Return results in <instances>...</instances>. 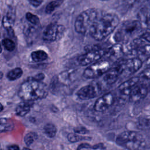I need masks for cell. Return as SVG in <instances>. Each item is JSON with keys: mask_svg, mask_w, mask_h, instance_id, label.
<instances>
[{"mask_svg": "<svg viewBox=\"0 0 150 150\" xmlns=\"http://www.w3.org/2000/svg\"><path fill=\"white\" fill-rule=\"evenodd\" d=\"M48 94V88L42 81L29 77L21 85L18 96L23 101H33L45 98Z\"/></svg>", "mask_w": 150, "mask_h": 150, "instance_id": "6da1fadb", "label": "cell"}, {"mask_svg": "<svg viewBox=\"0 0 150 150\" xmlns=\"http://www.w3.org/2000/svg\"><path fill=\"white\" fill-rule=\"evenodd\" d=\"M119 22V18L115 14H101L92 26L89 33L95 40H101L114 30Z\"/></svg>", "mask_w": 150, "mask_h": 150, "instance_id": "7a4b0ae2", "label": "cell"}, {"mask_svg": "<svg viewBox=\"0 0 150 150\" xmlns=\"http://www.w3.org/2000/svg\"><path fill=\"white\" fill-rule=\"evenodd\" d=\"M101 15L100 11L96 9H88L83 11L76 19L75 30L80 34L89 33L92 26Z\"/></svg>", "mask_w": 150, "mask_h": 150, "instance_id": "3957f363", "label": "cell"}, {"mask_svg": "<svg viewBox=\"0 0 150 150\" xmlns=\"http://www.w3.org/2000/svg\"><path fill=\"white\" fill-rule=\"evenodd\" d=\"M116 143L128 150H138L145 145V140L141 134L135 131H127L119 134Z\"/></svg>", "mask_w": 150, "mask_h": 150, "instance_id": "277c9868", "label": "cell"}, {"mask_svg": "<svg viewBox=\"0 0 150 150\" xmlns=\"http://www.w3.org/2000/svg\"><path fill=\"white\" fill-rule=\"evenodd\" d=\"M142 25L138 20H128L124 22L116 31L114 38L117 42H128L129 39L138 33Z\"/></svg>", "mask_w": 150, "mask_h": 150, "instance_id": "5b68a950", "label": "cell"}, {"mask_svg": "<svg viewBox=\"0 0 150 150\" xmlns=\"http://www.w3.org/2000/svg\"><path fill=\"white\" fill-rule=\"evenodd\" d=\"M110 63L107 60L96 62L87 67L83 72L86 79H95L104 75L110 69Z\"/></svg>", "mask_w": 150, "mask_h": 150, "instance_id": "8992f818", "label": "cell"}, {"mask_svg": "<svg viewBox=\"0 0 150 150\" xmlns=\"http://www.w3.org/2000/svg\"><path fill=\"white\" fill-rule=\"evenodd\" d=\"M106 50L103 49H91L86 53L79 56L77 59V62L82 66L91 64L98 62V60L104 56Z\"/></svg>", "mask_w": 150, "mask_h": 150, "instance_id": "52a82bcc", "label": "cell"}, {"mask_svg": "<svg viewBox=\"0 0 150 150\" xmlns=\"http://www.w3.org/2000/svg\"><path fill=\"white\" fill-rule=\"evenodd\" d=\"M101 92V87L98 84L93 83L80 88L77 92V96L82 100H88L96 97Z\"/></svg>", "mask_w": 150, "mask_h": 150, "instance_id": "ba28073f", "label": "cell"}, {"mask_svg": "<svg viewBox=\"0 0 150 150\" xmlns=\"http://www.w3.org/2000/svg\"><path fill=\"white\" fill-rule=\"evenodd\" d=\"M64 30V28L63 26L56 23H50L43 32V39L48 42H54L61 38Z\"/></svg>", "mask_w": 150, "mask_h": 150, "instance_id": "9c48e42d", "label": "cell"}, {"mask_svg": "<svg viewBox=\"0 0 150 150\" xmlns=\"http://www.w3.org/2000/svg\"><path fill=\"white\" fill-rule=\"evenodd\" d=\"M124 72V67L122 61L120 62L110 69L104 74L103 80L108 84L114 83L119 76Z\"/></svg>", "mask_w": 150, "mask_h": 150, "instance_id": "30bf717a", "label": "cell"}, {"mask_svg": "<svg viewBox=\"0 0 150 150\" xmlns=\"http://www.w3.org/2000/svg\"><path fill=\"white\" fill-rule=\"evenodd\" d=\"M114 102V95L111 93H106L96 101L94 105V109L97 112H103L110 108Z\"/></svg>", "mask_w": 150, "mask_h": 150, "instance_id": "8fae6325", "label": "cell"}, {"mask_svg": "<svg viewBox=\"0 0 150 150\" xmlns=\"http://www.w3.org/2000/svg\"><path fill=\"white\" fill-rule=\"evenodd\" d=\"M148 94V88L143 84H137L131 90L129 96L131 102H138L144 99Z\"/></svg>", "mask_w": 150, "mask_h": 150, "instance_id": "7c38bea8", "label": "cell"}, {"mask_svg": "<svg viewBox=\"0 0 150 150\" xmlns=\"http://www.w3.org/2000/svg\"><path fill=\"white\" fill-rule=\"evenodd\" d=\"M124 71H127L130 74L137 72L142 66V60L138 58L134 57L122 61Z\"/></svg>", "mask_w": 150, "mask_h": 150, "instance_id": "4fadbf2b", "label": "cell"}, {"mask_svg": "<svg viewBox=\"0 0 150 150\" xmlns=\"http://www.w3.org/2000/svg\"><path fill=\"white\" fill-rule=\"evenodd\" d=\"M139 81V77H132L122 83L118 86V89L122 94L129 96L132 89L138 84Z\"/></svg>", "mask_w": 150, "mask_h": 150, "instance_id": "5bb4252c", "label": "cell"}, {"mask_svg": "<svg viewBox=\"0 0 150 150\" xmlns=\"http://www.w3.org/2000/svg\"><path fill=\"white\" fill-rule=\"evenodd\" d=\"M123 53V46L120 43H117L106 50V53L104 56H106L108 58L110 59H118Z\"/></svg>", "mask_w": 150, "mask_h": 150, "instance_id": "9a60e30c", "label": "cell"}, {"mask_svg": "<svg viewBox=\"0 0 150 150\" xmlns=\"http://www.w3.org/2000/svg\"><path fill=\"white\" fill-rule=\"evenodd\" d=\"M15 14L13 9H10L8 11L6 15H4L2 19L3 26L7 30L12 29L15 22Z\"/></svg>", "mask_w": 150, "mask_h": 150, "instance_id": "2e32d148", "label": "cell"}, {"mask_svg": "<svg viewBox=\"0 0 150 150\" xmlns=\"http://www.w3.org/2000/svg\"><path fill=\"white\" fill-rule=\"evenodd\" d=\"M30 101H23L18 104L15 108V113L21 117H23L26 115L30 110Z\"/></svg>", "mask_w": 150, "mask_h": 150, "instance_id": "e0dca14e", "label": "cell"}, {"mask_svg": "<svg viewBox=\"0 0 150 150\" xmlns=\"http://www.w3.org/2000/svg\"><path fill=\"white\" fill-rule=\"evenodd\" d=\"M23 74V70L20 67H16L10 70L6 74L7 79L10 81H14L19 79Z\"/></svg>", "mask_w": 150, "mask_h": 150, "instance_id": "ac0fdd59", "label": "cell"}, {"mask_svg": "<svg viewBox=\"0 0 150 150\" xmlns=\"http://www.w3.org/2000/svg\"><path fill=\"white\" fill-rule=\"evenodd\" d=\"M31 58L35 62H40L47 58V54L43 50H36L31 53Z\"/></svg>", "mask_w": 150, "mask_h": 150, "instance_id": "d6986e66", "label": "cell"}, {"mask_svg": "<svg viewBox=\"0 0 150 150\" xmlns=\"http://www.w3.org/2000/svg\"><path fill=\"white\" fill-rule=\"evenodd\" d=\"M43 132L47 137L52 138L55 137L57 129L53 124L47 123L43 127Z\"/></svg>", "mask_w": 150, "mask_h": 150, "instance_id": "ffe728a7", "label": "cell"}, {"mask_svg": "<svg viewBox=\"0 0 150 150\" xmlns=\"http://www.w3.org/2000/svg\"><path fill=\"white\" fill-rule=\"evenodd\" d=\"M90 138L87 137H83L79 134L77 133H70L67 135V139L69 142L73 143V142H79L80 141L83 140H88L90 139Z\"/></svg>", "mask_w": 150, "mask_h": 150, "instance_id": "44dd1931", "label": "cell"}, {"mask_svg": "<svg viewBox=\"0 0 150 150\" xmlns=\"http://www.w3.org/2000/svg\"><path fill=\"white\" fill-rule=\"evenodd\" d=\"M38 138L37 134L34 132H28L24 137V142L27 146H30Z\"/></svg>", "mask_w": 150, "mask_h": 150, "instance_id": "7402d4cb", "label": "cell"}, {"mask_svg": "<svg viewBox=\"0 0 150 150\" xmlns=\"http://www.w3.org/2000/svg\"><path fill=\"white\" fill-rule=\"evenodd\" d=\"M2 44L4 48L9 52L13 51L15 49V43L13 40L8 38H5L2 41Z\"/></svg>", "mask_w": 150, "mask_h": 150, "instance_id": "603a6c76", "label": "cell"}, {"mask_svg": "<svg viewBox=\"0 0 150 150\" xmlns=\"http://www.w3.org/2000/svg\"><path fill=\"white\" fill-rule=\"evenodd\" d=\"M139 17L141 18V20L146 23H148L150 21V8H145L142 9L140 11Z\"/></svg>", "mask_w": 150, "mask_h": 150, "instance_id": "cb8c5ba5", "label": "cell"}, {"mask_svg": "<svg viewBox=\"0 0 150 150\" xmlns=\"http://www.w3.org/2000/svg\"><path fill=\"white\" fill-rule=\"evenodd\" d=\"M26 18L30 23H31L33 25L36 26L39 23V19L38 18V17L30 12H28L26 14Z\"/></svg>", "mask_w": 150, "mask_h": 150, "instance_id": "d4e9b609", "label": "cell"}, {"mask_svg": "<svg viewBox=\"0 0 150 150\" xmlns=\"http://www.w3.org/2000/svg\"><path fill=\"white\" fill-rule=\"evenodd\" d=\"M11 125L9 122H8L5 118H1V132H2L4 131H9L12 127H11Z\"/></svg>", "mask_w": 150, "mask_h": 150, "instance_id": "484cf974", "label": "cell"}, {"mask_svg": "<svg viewBox=\"0 0 150 150\" xmlns=\"http://www.w3.org/2000/svg\"><path fill=\"white\" fill-rule=\"evenodd\" d=\"M58 2L56 1H52L50 3L48 4L46 8V12L47 13H51L55 9V8L58 6Z\"/></svg>", "mask_w": 150, "mask_h": 150, "instance_id": "4316f807", "label": "cell"}, {"mask_svg": "<svg viewBox=\"0 0 150 150\" xmlns=\"http://www.w3.org/2000/svg\"><path fill=\"white\" fill-rule=\"evenodd\" d=\"M138 53L150 56V44H144L139 50Z\"/></svg>", "mask_w": 150, "mask_h": 150, "instance_id": "83f0119b", "label": "cell"}, {"mask_svg": "<svg viewBox=\"0 0 150 150\" xmlns=\"http://www.w3.org/2000/svg\"><path fill=\"white\" fill-rule=\"evenodd\" d=\"M140 38L150 43V29H146L141 35Z\"/></svg>", "mask_w": 150, "mask_h": 150, "instance_id": "f1b7e54d", "label": "cell"}, {"mask_svg": "<svg viewBox=\"0 0 150 150\" xmlns=\"http://www.w3.org/2000/svg\"><path fill=\"white\" fill-rule=\"evenodd\" d=\"M140 76L145 79H150V67L144 69L140 74Z\"/></svg>", "mask_w": 150, "mask_h": 150, "instance_id": "f546056e", "label": "cell"}, {"mask_svg": "<svg viewBox=\"0 0 150 150\" xmlns=\"http://www.w3.org/2000/svg\"><path fill=\"white\" fill-rule=\"evenodd\" d=\"M74 132L79 134H84L88 132L87 129L83 127H79L74 128Z\"/></svg>", "mask_w": 150, "mask_h": 150, "instance_id": "4dcf8cb0", "label": "cell"}, {"mask_svg": "<svg viewBox=\"0 0 150 150\" xmlns=\"http://www.w3.org/2000/svg\"><path fill=\"white\" fill-rule=\"evenodd\" d=\"M28 1L29 3L35 7L39 6L43 2V0H28Z\"/></svg>", "mask_w": 150, "mask_h": 150, "instance_id": "1f68e13d", "label": "cell"}, {"mask_svg": "<svg viewBox=\"0 0 150 150\" xmlns=\"http://www.w3.org/2000/svg\"><path fill=\"white\" fill-rule=\"evenodd\" d=\"M33 78L38 81H42L45 78V74L42 73H40L39 74H36L35 76L33 77Z\"/></svg>", "mask_w": 150, "mask_h": 150, "instance_id": "d6a6232c", "label": "cell"}, {"mask_svg": "<svg viewBox=\"0 0 150 150\" xmlns=\"http://www.w3.org/2000/svg\"><path fill=\"white\" fill-rule=\"evenodd\" d=\"M8 150H19V147L17 145H12L8 146Z\"/></svg>", "mask_w": 150, "mask_h": 150, "instance_id": "836d02e7", "label": "cell"}, {"mask_svg": "<svg viewBox=\"0 0 150 150\" xmlns=\"http://www.w3.org/2000/svg\"><path fill=\"white\" fill-rule=\"evenodd\" d=\"M146 63H147V64H150V57L147 60V61H146Z\"/></svg>", "mask_w": 150, "mask_h": 150, "instance_id": "e575fe53", "label": "cell"}, {"mask_svg": "<svg viewBox=\"0 0 150 150\" xmlns=\"http://www.w3.org/2000/svg\"><path fill=\"white\" fill-rule=\"evenodd\" d=\"M22 150H31V149H29L28 148H24Z\"/></svg>", "mask_w": 150, "mask_h": 150, "instance_id": "d590c367", "label": "cell"}, {"mask_svg": "<svg viewBox=\"0 0 150 150\" xmlns=\"http://www.w3.org/2000/svg\"><path fill=\"white\" fill-rule=\"evenodd\" d=\"M128 1L129 2H133V1H137V0H128Z\"/></svg>", "mask_w": 150, "mask_h": 150, "instance_id": "8d00e7d4", "label": "cell"}, {"mask_svg": "<svg viewBox=\"0 0 150 150\" xmlns=\"http://www.w3.org/2000/svg\"><path fill=\"white\" fill-rule=\"evenodd\" d=\"M2 110H3V105L1 104V111H2Z\"/></svg>", "mask_w": 150, "mask_h": 150, "instance_id": "74e56055", "label": "cell"}, {"mask_svg": "<svg viewBox=\"0 0 150 150\" xmlns=\"http://www.w3.org/2000/svg\"><path fill=\"white\" fill-rule=\"evenodd\" d=\"M101 1H107V0H101Z\"/></svg>", "mask_w": 150, "mask_h": 150, "instance_id": "f35d334b", "label": "cell"}]
</instances>
